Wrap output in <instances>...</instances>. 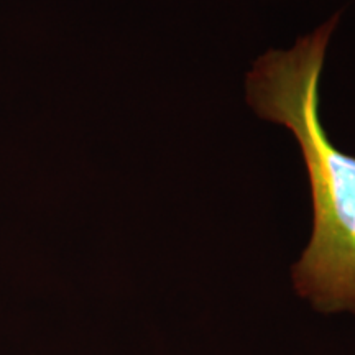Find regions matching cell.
Returning a JSON list of instances; mask_svg holds the SVG:
<instances>
[{
    "label": "cell",
    "instance_id": "obj_1",
    "mask_svg": "<svg viewBox=\"0 0 355 355\" xmlns=\"http://www.w3.org/2000/svg\"><path fill=\"white\" fill-rule=\"evenodd\" d=\"M339 19L337 12L291 50H268L247 76L248 105L291 130L303 153L314 224L291 278L295 291L322 314H355V158L332 145L319 119V81Z\"/></svg>",
    "mask_w": 355,
    "mask_h": 355
}]
</instances>
